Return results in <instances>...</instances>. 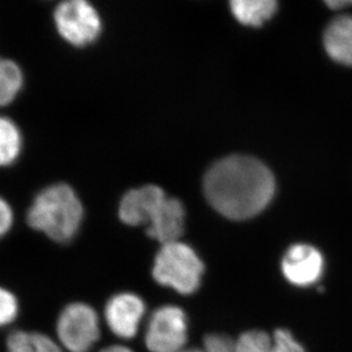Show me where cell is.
<instances>
[{
    "label": "cell",
    "instance_id": "obj_5",
    "mask_svg": "<svg viewBox=\"0 0 352 352\" xmlns=\"http://www.w3.org/2000/svg\"><path fill=\"white\" fill-rule=\"evenodd\" d=\"M188 341V318L173 305L161 306L147 319L144 342L150 352H182Z\"/></svg>",
    "mask_w": 352,
    "mask_h": 352
},
{
    "label": "cell",
    "instance_id": "obj_4",
    "mask_svg": "<svg viewBox=\"0 0 352 352\" xmlns=\"http://www.w3.org/2000/svg\"><path fill=\"white\" fill-rule=\"evenodd\" d=\"M56 334L62 349L89 352L100 338V316L87 303H70L57 318Z\"/></svg>",
    "mask_w": 352,
    "mask_h": 352
},
{
    "label": "cell",
    "instance_id": "obj_19",
    "mask_svg": "<svg viewBox=\"0 0 352 352\" xmlns=\"http://www.w3.org/2000/svg\"><path fill=\"white\" fill-rule=\"evenodd\" d=\"M235 343L230 336L221 333H211L204 338V352H235Z\"/></svg>",
    "mask_w": 352,
    "mask_h": 352
},
{
    "label": "cell",
    "instance_id": "obj_9",
    "mask_svg": "<svg viewBox=\"0 0 352 352\" xmlns=\"http://www.w3.org/2000/svg\"><path fill=\"white\" fill-rule=\"evenodd\" d=\"M166 199L164 192L154 185L129 190L120 203V219L129 226L150 223Z\"/></svg>",
    "mask_w": 352,
    "mask_h": 352
},
{
    "label": "cell",
    "instance_id": "obj_20",
    "mask_svg": "<svg viewBox=\"0 0 352 352\" xmlns=\"http://www.w3.org/2000/svg\"><path fill=\"white\" fill-rule=\"evenodd\" d=\"M12 225V212L10 206L1 199L0 201V233L5 234Z\"/></svg>",
    "mask_w": 352,
    "mask_h": 352
},
{
    "label": "cell",
    "instance_id": "obj_23",
    "mask_svg": "<svg viewBox=\"0 0 352 352\" xmlns=\"http://www.w3.org/2000/svg\"><path fill=\"white\" fill-rule=\"evenodd\" d=\"M182 352H204L202 349H197V348H190V349H188V348H186V349L183 350Z\"/></svg>",
    "mask_w": 352,
    "mask_h": 352
},
{
    "label": "cell",
    "instance_id": "obj_2",
    "mask_svg": "<svg viewBox=\"0 0 352 352\" xmlns=\"http://www.w3.org/2000/svg\"><path fill=\"white\" fill-rule=\"evenodd\" d=\"M81 219V203L74 190L65 184L53 185L38 194L27 217L31 228L58 243L74 239Z\"/></svg>",
    "mask_w": 352,
    "mask_h": 352
},
{
    "label": "cell",
    "instance_id": "obj_12",
    "mask_svg": "<svg viewBox=\"0 0 352 352\" xmlns=\"http://www.w3.org/2000/svg\"><path fill=\"white\" fill-rule=\"evenodd\" d=\"M230 8L241 23L258 27L273 16L277 3L274 0H233Z\"/></svg>",
    "mask_w": 352,
    "mask_h": 352
},
{
    "label": "cell",
    "instance_id": "obj_7",
    "mask_svg": "<svg viewBox=\"0 0 352 352\" xmlns=\"http://www.w3.org/2000/svg\"><path fill=\"white\" fill-rule=\"evenodd\" d=\"M282 274L291 285L306 289L315 285L325 273L322 252L310 244H294L283 256Z\"/></svg>",
    "mask_w": 352,
    "mask_h": 352
},
{
    "label": "cell",
    "instance_id": "obj_10",
    "mask_svg": "<svg viewBox=\"0 0 352 352\" xmlns=\"http://www.w3.org/2000/svg\"><path fill=\"white\" fill-rule=\"evenodd\" d=\"M185 210L179 199L166 197L147 227L146 233L162 245L179 241L183 235Z\"/></svg>",
    "mask_w": 352,
    "mask_h": 352
},
{
    "label": "cell",
    "instance_id": "obj_3",
    "mask_svg": "<svg viewBox=\"0 0 352 352\" xmlns=\"http://www.w3.org/2000/svg\"><path fill=\"white\" fill-rule=\"evenodd\" d=\"M203 274L204 263L197 253L179 241L162 245L152 268V276L159 285L182 296H192L199 289Z\"/></svg>",
    "mask_w": 352,
    "mask_h": 352
},
{
    "label": "cell",
    "instance_id": "obj_13",
    "mask_svg": "<svg viewBox=\"0 0 352 352\" xmlns=\"http://www.w3.org/2000/svg\"><path fill=\"white\" fill-rule=\"evenodd\" d=\"M7 352H63L50 336L39 332L14 331L7 336Z\"/></svg>",
    "mask_w": 352,
    "mask_h": 352
},
{
    "label": "cell",
    "instance_id": "obj_14",
    "mask_svg": "<svg viewBox=\"0 0 352 352\" xmlns=\"http://www.w3.org/2000/svg\"><path fill=\"white\" fill-rule=\"evenodd\" d=\"M20 152V135L10 120H0V162L7 166L16 159Z\"/></svg>",
    "mask_w": 352,
    "mask_h": 352
},
{
    "label": "cell",
    "instance_id": "obj_22",
    "mask_svg": "<svg viewBox=\"0 0 352 352\" xmlns=\"http://www.w3.org/2000/svg\"><path fill=\"white\" fill-rule=\"evenodd\" d=\"M327 6L331 7V8H333V10H341L342 7L344 6H350V5H352V1H342V0H336V1H327Z\"/></svg>",
    "mask_w": 352,
    "mask_h": 352
},
{
    "label": "cell",
    "instance_id": "obj_6",
    "mask_svg": "<svg viewBox=\"0 0 352 352\" xmlns=\"http://www.w3.org/2000/svg\"><path fill=\"white\" fill-rule=\"evenodd\" d=\"M60 36L76 46H85L96 39L100 31L98 14L85 0L60 3L54 13Z\"/></svg>",
    "mask_w": 352,
    "mask_h": 352
},
{
    "label": "cell",
    "instance_id": "obj_8",
    "mask_svg": "<svg viewBox=\"0 0 352 352\" xmlns=\"http://www.w3.org/2000/svg\"><path fill=\"white\" fill-rule=\"evenodd\" d=\"M146 315V305L138 294L121 292L111 296L104 308V320L114 336L130 340L136 336Z\"/></svg>",
    "mask_w": 352,
    "mask_h": 352
},
{
    "label": "cell",
    "instance_id": "obj_15",
    "mask_svg": "<svg viewBox=\"0 0 352 352\" xmlns=\"http://www.w3.org/2000/svg\"><path fill=\"white\" fill-rule=\"evenodd\" d=\"M22 85V74L12 60L0 63V103L6 105L13 100Z\"/></svg>",
    "mask_w": 352,
    "mask_h": 352
},
{
    "label": "cell",
    "instance_id": "obj_1",
    "mask_svg": "<svg viewBox=\"0 0 352 352\" xmlns=\"http://www.w3.org/2000/svg\"><path fill=\"white\" fill-rule=\"evenodd\" d=\"M204 193L223 217L249 219L270 204L275 193V179L259 160L233 155L210 168L204 177Z\"/></svg>",
    "mask_w": 352,
    "mask_h": 352
},
{
    "label": "cell",
    "instance_id": "obj_18",
    "mask_svg": "<svg viewBox=\"0 0 352 352\" xmlns=\"http://www.w3.org/2000/svg\"><path fill=\"white\" fill-rule=\"evenodd\" d=\"M19 315V301L13 292L3 289L0 292V322L1 325H10Z\"/></svg>",
    "mask_w": 352,
    "mask_h": 352
},
{
    "label": "cell",
    "instance_id": "obj_16",
    "mask_svg": "<svg viewBox=\"0 0 352 352\" xmlns=\"http://www.w3.org/2000/svg\"><path fill=\"white\" fill-rule=\"evenodd\" d=\"M272 349L273 336L259 329L244 332L236 340L235 352H272Z\"/></svg>",
    "mask_w": 352,
    "mask_h": 352
},
{
    "label": "cell",
    "instance_id": "obj_11",
    "mask_svg": "<svg viewBox=\"0 0 352 352\" xmlns=\"http://www.w3.org/2000/svg\"><path fill=\"white\" fill-rule=\"evenodd\" d=\"M324 46L338 63L352 65V17H336L326 28Z\"/></svg>",
    "mask_w": 352,
    "mask_h": 352
},
{
    "label": "cell",
    "instance_id": "obj_17",
    "mask_svg": "<svg viewBox=\"0 0 352 352\" xmlns=\"http://www.w3.org/2000/svg\"><path fill=\"white\" fill-rule=\"evenodd\" d=\"M272 352H306V350L289 329H279L273 334Z\"/></svg>",
    "mask_w": 352,
    "mask_h": 352
},
{
    "label": "cell",
    "instance_id": "obj_21",
    "mask_svg": "<svg viewBox=\"0 0 352 352\" xmlns=\"http://www.w3.org/2000/svg\"><path fill=\"white\" fill-rule=\"evenodd\" d=\"M100 352H133V350L126 346H121V344H113V346H107Z\"/></svg>",
    "mask_w": 352,
    "mask_h": 352
}]
</instances>
